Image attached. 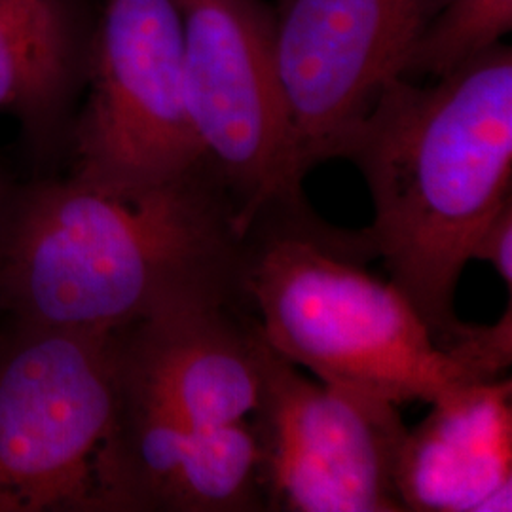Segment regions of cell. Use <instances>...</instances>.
Wrapping results in <instances>:
<instances>
[{"label":"cell","instance_id":"10","mask_svg":"<svg viewBox=\"0 0 512 512\" xmlns=\"http://www.w3.org/2000/svg\"><path fill=\"white\" fill-rule=\"evenodd\" d=\"M97 8L92 0H0V114L16 120L37 175L67 160Z\"/></svg>","mask_w":512,"mask_h":512},{"label":"cell","instance_id":"4","mask_svg":"<svg viewBox=\"0 0 512 512\" xmlns=\"http://www.w3.org/2000/svg\"><path fill=\"white\" fill-rule=\"evenodd\" d=\"M114 332L0 323V512H99L116 412Z\"/></svg>","mask_w":512,"mask_h":512},{"label":"cell","instance_id":"6","mask_svg":"<svg viewBox=\"0 0 512 512\" xmlns=\"http://www.w3.org/2000/svg\"><path fill=\"white\" fill-rule=\"evenodd\" d=\"M175 2L192 128L245 236L264 207L304 196L275 69L272 4Z\"/></svg>","mask_w":512,"mask_h":512},{"label":"cell","instance_id":"7","mask_svg":"<svg viewBox=\"0 0 512 512\" xmlns=\"http://www.w3.org/2000/svg\"><path fill=\"white\" fill-rule=\"evenodd\" d=\"M260 374L249 418L266 511L404 512L397 465L408 427L397 404L311 382L264 338Z\"/></svg>","mask_w":512,"mask_h":512},{"label":"cell","instance_id":"3","mask_svg":"<svg viewBox=\"0 0 512 512\" xmlns=\"http://www.w3.org/2000/svg\"><path fill=\"white\" fill-rule=\"evenodd\" d=\"M365 232L311 213L304 196L264 207L249 226L238 302L266 344L319 382L389 403H437L490 382L446 353L410 298L368 274Z\"/></svg>","mask_w":512,"mask_h":512},{"label":"cell","instance_id":"11","mask_svg":"<svg viewBox=\"0 0 512 512\" xmlns=\"http://www.w3.org/2000/svg\"><path fill=\"white\" fill-rule=\"evenodd\" d=\"M511 380L467 385L408 427L397 465L404 512L511 511Z\"/></svg>","mask_w":512,"mask_h":512},{"label":"cell","instance_id":"14","mask_svg":"<svg viewBox=\"0 0 512 512\" xmlns=\"http://www.w3.org/2000/svg\"><path fill=\"white\" fill-rule=\"evenodd\" d=\"M473 260H482L494 266L495 272L512 285V203H509L480 236L473 251Z\"/></svg>","mask_w":512,"mask_h":512},{"label":"cell","instance_id":"5","mask_svg":"<svg viewBox=\"0 0 512 512\" xmlns=\"http://www.w3.org/2000/svg\"><path fill=\"white\" fill-rule=\"evenodd\" d=\"M67 162L71 177L112 192L207 167L186 105L175 0H101Z\"/></svg>","mask_w":512,"mask_h":512},{"label":"cell","instance_id":"2","mask_svg":"<svg viewBox=\"0 0 512 512\" xmlns=\"http://www.w3.org/2000/svg\"><path fill=\"white\" fill-rule=\"evenodd\" d=\"M334 158L365 177L374 203L366 239L440 346L459 321L463 268L512 203L511 46L501 42L431 84L389 80Z\"/></svg>","mask_w":512,"mask_h":512},{"label":"cell","instance_id":"9","mask_svg":"<svg viewBox=\"0 0 512 512\" xmlns=\"http://www.w3.org/2000/svg\"><path fill=\"white\" fill-rule=\"evenodd\" d=\"M114 340L118 389L188 431L255 412L262 336L239 302L167 308L114 330Z\"/></svg>","mask_w":512,"mask_h":512},{"label":"cell","instance_id":"1","mask_svg":"<svg viewBox=\"0 0 512 512\" xmlns=\"http://www.w3.org/2000/svg\"><path fill=\"white\" fill-rule=\"evenodd\" d=\"M243 238L207 167L135 192L55 173L12 181L0 200V313L114 332L167 308L238 302Z\"/></svg>","mask_w":512,"mask_h":512},{"label":"cell","instance_id":"8","mask_svg":"<svg viewBox=\"0 0 512 512\" xmlns=\"http://www.w3.org/2000/svg\"><path fill=\"white\" fill-rule=\"evenodd\" d=\"M444 0H275V69L300 181L336 148Z\"/></svg>","mask_w":512,"mask_h":512},{"label":"cell","instance_id":"12","mask_svg":"<svg viewBox=\"0 0 512 512\" xmlns=\"http://www.w3.org/2000/svg\"><path fill=\"white\" fill-rule=\"evenodd\" d=\"M266 511L262 456L251 418L194 431L167 512Z\"/></svg>","mask_w":512,"mask_h":512},{"label":"cell","instance_id":"16","mask_svg":"<svg viewBox=\"0 0 512 512\" xmlns=\"http://www.w3.org/2000/svg\"><path fill=\"white\" fill-rule=\"evenodd\" d=\"M0 323H2V313H0Z\"/></svg>","mask_w":512,"mask_h":512},{"label":"cell","instance_id":"13","mask_svg":"<svg viewBox=\"0 0 512 512\" xmlns=\"http://www.w3.org/2000/svg\"><path fill=\"white\" fill-rule=\"evenodd\" d=\"M512 29V0H444L408 55L404 78H440L492 50Z\"/></svg>","mask_w":512,"mask_h":512},{"label":"cell","instance_id":"15","mask_svg":"<svg viewBox=\"0 0 512 512\" xmlns=\"http://www.w3.org/2000/svg\"><path fill=\"white\" fill-rule=\"evenodd\" d=\"M10 184H12V181H10V179L0 171V200H2V196L6 194V190H8V186H10Z\"/></svg>","mask_w":512,"mask_h":512}]
</instances>
